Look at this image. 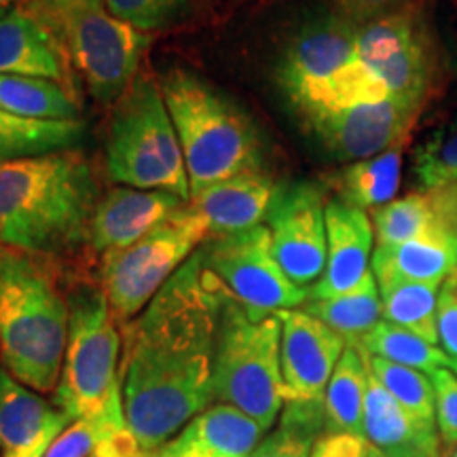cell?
<instances>
[{"label":"cell","instance_id":"1","mask_svg":"<svg viewBox=\"0 0 457 457\" xmlns=\"http://www.w3.org/2000/svg\"><path fill=\"white\" fill-rule=\"evenodd\" d=\"M225 288L204 262L202 248L121 327L125 426L140 451L174 441L214 400V353Z\"/></svg>","mask_w":457,"mask_h":457},{"label":"cell","instance_id":"2","mask_svg":"<svg viewBox=\"0 0 457 457\" xmlns=\"http://www.w3.org/2000/svg\"><path fill=\"white\" fill-rule=\"evenodd\" d=\"M94 171L79 151L0 163V245L57 254L85 242L96 212Z\"/></svg>","mask_w":457,"mask_h":457},{"label":"cell","instance_id":"3","mask_svg":"<svg viewBox=\"0 0 457 457\" xmlns=\"http://www.w3.org/2000/svg\"><path fill=\"white\" fill-rule=\"evenodd\" d=\"M68 295L51 254L0 245V360L34 392H55L68 345Z\"/></svg>","mask_w":457,"mask_h":457},{"label":"cell","instance_id":"4","mask_svg":"<svg viewBox=\"0 0 457 457\" xmlns=\"http://www.w3.org/2000/svg\"><path fill=\"white\" fill-rule=\"evenodd\" d=\"M162 91L185 155L191 195L214 182L262 170V142L253 117L197 74L174 68Z\"/></svg>","mask_w":457,"mask_h":457},{"label":"cell","instance_id":"5","mask_svg":"<svg viewBox=\"0 0 457 457\" xmlns=\"http://www.w3.org/2000/svg\"><path fill=\"white\" fill-rule=\"evenodd\" d=\"M106 168L114 182L142 191H168L188 202L185 155L162 85L136 77L114 104L106 140Z\"/></svg>","mask_w":457,"mask_h":457},{"label":"cell","instance_id":"6","mask_svg":"<svg viewBox=\"0 0 457 457\" xmlns=\"http://www.w3.org/2000/svg\"><path fill=\"white\" fill-rule=\"evenodd\" d=\"M279 343L278 313L254 316L227 295L214 353V400L244 411L265 432L286 404Z\"/></svg>","mask_w":457,"mask_h":457},{"label":"cell","instance_id":"7","mask_svg":"<svg viewBox=\"0 0 457 457\" xmlns=\"http://www.w3.org/2000/svg\"><path fill=\"white\" fill-rule=\"evenodd\" d=\"M26 13L57 38L64 55L89 96L100 104H117L134 83L151 37L106 9L57 7L43 0H24Z\"/></svg>","mask_w":457,"mask_h":457},{"label":"cell","instance_id":"8","mask_svg":"<svg viewBox=\"0 0 457 457\" xmlns=\"http://www.w3.org/2000/svg\"><path fill=\"white\" fill-rule=\"evenodd\" d=\"M68 345L55 404L71 420H87L121 404L123 339L102 286L81 284L68 295Z\"/></svg>","mask_w":457,"mask_h":457},{"label":"cell","instance_id":"9","mask_svg":"<svg viewBox=\"0 0 457 457\" xmlns=\"http://www.w3.org/2000/svg\"><path fill=\"white\" fill-rule=\"evenodd\" d=\"M208 239V222L187 204L136 244L102 254L100 286L114 322L123 327L140 316Z\"/></svg>","mask_w":457,"mask_h":457},{"label":"cell","instance_id":"10","mask_svg":"<svg viewBox=\"0 0 457 457\" xmlns=\"http://www.w3.org/2000/svg\"><path fill=\"white\" fill-rule=\"evenodd\" d=\"M356 55L392 100L420 112L441 81L438 43L421 4L360 26Z\"/></svg>","mask_w":457,"mask_h":457},{"label":"cell","instance_id":"11","mask_svg":"<svg viewBox=\"0 0 457 457\" xmlns=\"http://www.w3.org/2000/svg\"><path fill=\"white\" fill-rule=\"evenodd\" d=\"M202 254L225 293L254 316L299 310L310 301V290L290 282L278 265L267 225L210 237L202 245Z\"/></svg>","mask_w":457,"mask_h":457},{"label":"cell","instance_id":"12","mask_svg":"<svg viewBox=\"0 0 457 457\" xmlns=\"http://www.w3.org/2000/svg\"><path fill=\"white\" fill-rule=\"evenodd\" d=\"M356 24L339 13L316 17L286 45L278 83L303 119L330 111L339 74L356 57Z\"/></svg>","mask_w":457,"mask_h":457},{"label":"cell","instance_id":"13","mask_svg":"<svg viewBox=\"0 0 457 457\" xmlns=\"http://www.w3.org/2000/svg\"><path fill=\"white\" fill-rule=\"evenodd\" d=\"M265 222L278 265L290 282L310 290L327 267V202L322 188L303 180L278 185Z\"/></svg>","mask_w":457,"mask_h":457},{"label":"cell","instance_id":"14","mask_svg":"<svg viewBox=\"0 0 457 457\" xmlns=\"http://www.w3.org/2000/svg\"><path fill=\"white\" fill-rule=\"evenodd\" d=\"M420 111L392 98L358 104L307 119L316 138L341 162H360L403 145Z\"/></svg>","mask_w":457,"mask_h":457},{"label":"cell","instance_id":"15","mask_svg":"<svg viewBox=\"0 0 457 457\" xmlns=\"http://www.w3.org/2000/svg\"><path fill=\"white\" fill-rule=\"evenodd\" d=\"M278 318L282 322L279 358L286 403L324 400L347 341L303 310L278 312Z\"/></svg>","mask_w":457,"mask_h":457},{"label":"cell","instance_id":"16","mask_svg":"<svg viewBox=\"0 0 457 457\" xmlns=\"http://www.w3.org/2000/svg\"><path fill=\"white\" fill-rule=\"evenodd\" d=\"M375 231L364 210L327 202V267L310 288V299H330L356 288L370 271Z\"/></svg>","mask_w":457,"mask_h":457},{"label":"cell","instance_id":"17","mask_svg":"<svg viewBox=\"0 0 457 457\" xmlns=\"http://www.w3.org/2000/svg\"><path fill=\"white\" fill-rule=\"evenodd\" d=\"M188 202L168 191H142V188H112L96 205L89 222V244L98 253L128 248L136 244L170 216L180 212Z\"/></svg>","mask_w":457,"mask_h":457},{"label":"cell","instance_id":"18","mask_svg":"<svg viewBox=\"0 0 457 457\" xmlns=\"http://www.w3.org/2000/svg\"><path fill=\"white\" fill-rule=\"evenodd\" d=\"M276 187L262 170H250L193 193L188 205L208 222L210 237L233 236L262 225Z\"/></svg>","mask_w":457,"mask_h":457},{"label":"cell","instance_id":"19","mask_svg":"<svg viewBox=\"0 0 457 457\" xmlns=\"http://www.w3.org/2000/svg\"><path fill=\"white\" fill-rule=\"evenodd\" d=\"M0 74L49 79L74 96V81L57 38L24 9L0 20Z\"/></svg>","mask_w":457,"mask_h":457},{"label":"cell","instance_id":"20","mask_svg":"<svg viewBox=\"0 0 457 457\" xmlns=\"http://www.w3.org/2000/svg\"><path fill=\"white\" fill-rule=\"evenodd\" d=\"M370 270L379 288L398 282L443 284L457 271V239L438 222L411 242L375 248Z\"/></svg>","mask_w":457,"mask_h":457},{"label":"cell","instance_id":"21","mask_svg":"<svg viewBox=\"0 0 457 457\" xmlns=\"http://www.w3.org/2000/svg\"><path fill=\"white\" fill-rule=\"evenodd\" d=\"M364 441L381 457H443L438 432L411 420L370 370L364 404Z\"/></svg>","mask_w":457,"mask_h":457},{"label":"cell","instance_id":"22","mask_svg":"<svg viewBox=\"0 0 457 457\" xmlns=\"http://www.w3.org/2000/svg\"><path fill=\"white\" fill-rule=\"evenodd\" d=\"M259 421L231 404H214L187 424L174 443L193 457H253L262 441Z\"/></svg>","mask_w":457,"mask_h":457},{"label":"cell","instance_id":"23","mask_svg":"<svg viewBox=\"0 0 457 457\" xmlns=\"http://www.w3.org/2000/svg\"><path fill=\"white\" fill-rule=\"evenodd\" d=\"M71 415L0 370V449L15 453L30 447L51 430H64Z\"/></svg>","mask_w":457,"mask_h":457},{"label":"cell","instance_id":"24","mask_svg":"<svg viewBox=\"0 0 457 457\" xmlns=\"http://www.w3.org/2000/svg\"><path fill=\"white\" fill-rule=\"evenodd\" d=\"M403 146L404 142L375 157L352 162L330 176L328 185L337 199L364 212L394 202L403 182Z\"/></svg>","mask_w":457,"mask_h":457},{"label":"cell","instance_id":"25","mask_svg":"<svg viewBox=\"0 0 457 457\" xmlns=\"http://www.w3.org/2000/svg\"><path fill=\"white\" fill-rule=\"evenodd\" d=\"M369 390V362L358 347L347 345L324 392L327 434L364 438V404Z\"/></svg>","mask_w":457,"mask_h":457},{"label":"cell","instance_id":"26","mask_svg":"<svg viewBox=\"0 0 457 457\" xmlns=\"http://www.w3.org/2000/svg\"><path fill=\"white\" fill-rule=\"evenodd\" d=\"M301 310L333 328L337 335L347 341V345H356L384 318L379 284H377L373 270L364 276L356 288L330 296V299H310Z\"/></svg>","mask_w":457,"mask_h":457},{"label":"cell","instance_id":"27","mask_svg":"<svg viewBox=\"0 0 457 457\" xmlns=\"http://www.w3.org/2000/svg\"><path fill=\"white\" fill-rule=\"evenodd\" d=\"M85 136L83 121H43L0 108V163L72 151Z\"/></svg>","mask_w":457,"mask_h":457},{"label":"cell","instance_id":"28","mask_svg":"<svg viewBox=\"0 0 457 457\" xmlns=\"http://www.w3.org/2000/svg\"><path fill=\"white\" fill-rule=\"evenodd\" d=\"M0 108L17 117L43 121H77L79 102L49 79L0 74Z\"/></svg>","mask_w":457,"mask_h":457},{"label":"cell","instance_id":"29","mask_svg":"<svg viewBox=\"0 0 457 457\" xmlns=\"http://www.w3.org/2000/svg\"><path fill=\"white\" fill-rule=\"evenodd\" d=\"M367 356L384 358L387 362L400 364V367L417 369L430 375L438 369H453L447 353L441 345H432L411 330L396 327V324L381 320L377 327L360 339L356 345Z\"/></svg>","mask_w":457,"mask_h":457},{"label":"cell","instance_id":"30","mask_svg":"<svg viewBox=\"0 0 457 457\" xmlns=\"http://www.w3.org/2000/svg\"><path fill=\"white\" fill-rule=\"evenodd\" d=\"M327 434L324 400H290L282 409V421L276 432L262 438L253 457H312L320 436Z\"/></svg>","mask_w":457,"mask_h":457},{"label":"cell","instance_id":"31","mask_svg":"<svg viewBox=\"0 0 457 457\" xmlns=\"http://www.w3.org/2000/svg\"><path fill=\"white\" fill-rule=\"evenodd\" d=\"M384 320L438 345L436 307L441 284L398 282L379 288Z\"/></svg>","mask_w":457,"mask_h":457},{"label":"cell","instance_id":"32","mask_svg":"<svg viewBox=\"0 0 457 457\" xmlns=\"http://www.w3.org/2000/svg\"><path fill=\"white\" fill-rule=\"evenodd\" d=\"M367 362L370 375L386 387V392L411 420L428 430H436V398L430 377L417 369L387 362L384 358L367 356Z\"/></svg>","mask_w":457,"mask_h":457},{"label":"cell","instance_id":"33","mask_svg":"<svg viewBox=\"0 0 457 457\" xmlns=\"http://www.w3.org/2000/svg\"><path fill=\"white\" fill-rule=\"evenodd\" d=\"M370 214H373L370 222H373L377 248L411 242V239L430 231L434 225H438L432 195L426 191L394 199L387 205L373 210Z\"/></svg>","mask_w":457,"mask_h":457},{"label":"cell","instance_id":"34","mask_svg":"<svg viewBox=\"0 0 457 457\" xmlns=\"http://www.w3.org/2000/svg\"><path fill=\"white\" fill-rule=\"evenodd\" d=\"M413 176L420 191H436L457 182V114L434 128L413 155Z\"/></svg>","mask_w":457,"mask_h":457},{"label":"cell","instance_id":"35","mask_svg":"<svg viewBox=\"0 0 457 457\" xmlns=\"http://www.w3.org/2000/svg\"><path fill=\"white\" fill-rule=\"evenodd\" d=\"M125 430L123 403L114 404L104 413L74 421L51 443L45 457H94L102 445Z\"/></svg>","mask_w":457,"mask_h":457},{"label":"cell","instance_id":"36","mask_svg":"<svg viewBox=\"0 0 457 457\" xmlns=\"http://www.w3.org/2000/svg\"><path fill=\"white\" fill-rule=\"evenodd\" d=\"M188 0H104V9L138 30H157L185 15Z\"/></svg>","mask_w":457,"mask_h":457},{"label":"cell","instance_id":"37","mask_svg":"<svg viewBox=\"0 0 457 457\" xmlns=\"http://www.w3.org/2000/svg\"><path fill=\"white\" fill-rule=\"evenodd\" d=\"M436 398V430L443 451L457 445V375L451 369H438L428 375Z\"/></svg>","mask_w":457,"mask_h":457},{"label":"cell","instance_id":"38","mask_svg":"<svg viewBox=\"0 0 457 457\" xmlns=\"http://www.w3.org/2000/svg\"><path fill=\"white\" fill-rule=\"evenodd\" d=\"M436 327H438V345L447 353L451 364L457 370V271L441 284L436 307Z\"/></svg>","mask_w":457,"mask_h":457},{"label":"cell","instance_id":"39","mask_svg":"<svg viewBox=\"0 0 457 457\" xmlns=\"http://www.w3.org/2000/svg\"><path fill=\"white\" fill-rule=\"evenodd\" d=\"M415 4H421V0H335L337 13L356 26H364L379 17L415 7Z\"/></svg>","mask_w":457,"mask_h":457},{"label":"cell","instance_id":"40","mask_svg":"<svg viewBox=\"0 0 457 457\" xmlns=\"http://www.w3.org/2000/svg\"><path fill=\"white\" fill-rule=\"evenodd\" d=\"M369 453L367 441L352 434H324L312 449V457H369Z\"/></svg>","mask_w":457,"mask_h":457},{"label":"cell","instance_id":"41","mask_svg":"<svg viewBox=\"0 0 457 457\" xmlns=\"http://www.w3.org/2000/svg\"><path fill=\"white\" fill-rule=\"evenodd\" d=\"M434 208H436L438 222H441L445 231L457 239V182L445 188L430 191Z\"/></svg>","mask_w":457,"mask_h":457},{"label":"cell","instance_id":"42","mask_svg":"<svg viewBox=\"0 0 457 457\" xmlns=\"http://www.w3.org/2000/svg\"><path fill=\"white\" fill-rule=\"evenodd\" d=\"M62 432H64V430H62ZM62 432L60 430H51L47 434H43V436L38 438V441L34 445H30V447L15 451V453H4V457H45V455H47L49 447H51V443H54Z\"/></svg>","mask_w":457,"mask_h":457},{"label":"cell","instance_id":"43","mask_svg":"<svg viewBox=\"0 0 457 457\" xmlns=\"http://www.w3.org/2000/svg\"><path fill=\"white\" fill-rule=\"evenodd\" d=\"M57 7H85V9H104V0H43Z\"/></svg>","mask_w":457,"mask_h":457},{"label":"cell","instance_id":"44","mask_svg":"<svg viewBox=\"0 0 457 457\" xmlns=\"http://www.w3.org/2000/svg\"><path fill=\"white\" fill-rule=\"evenodd\" d=\"M151 457H193V455L187 453L185 449H180L174 441H170L168 445H163L162 449L155 451V453H153Z\"/></svg>","mask_w":457,"mask_h":457},{"label":"cell","instance_id":"45","mask_svg":"<svg viewBox=\"0 0 457 457\" xmlns=\"http://www.w3.org/2000/svg\"><path fill=\"white\" fill-rule=\"evenodd\" d=\"M443 457H457V445L447 451H443Z\"/></svg>","mask_w":457,"mask_h":457},{"label":"cell","instance_id":"46","mask_svg":"<svg viewBox=\"0 0 457 457\" xmlns=\"http://www.w3.org/2000/svg\"><path fill=\"white\" fill-rule=\"evenodd\" d=\"M11 3H24V0H0V7H7Z\"/></svg>","mask_w":457,"mask_h":457},{"label":"cell","instance_id":"47","mask_svg":"<svg viewBox=\"0 0 457 457\" xmlns=\"http://www.w3.org/2000/svg\"><path fill=\"white\" fill-rule=\"evenodd\" d=\"M369 451H370V449H369ZM369 457H381V455H377V453H375V451H370V453H369Z\"/></svg>","mask_w":457,"mask_h":457},{"label":"cell","instance_id":"48","mask_svg":"<svg viewBox=\"0 0 457 457\" xmlns=\"http://www.w3.org/2000/svg\"><path fill=\"white\" fill-rule=\"evenodd\" d=\"M4 17V7H0V20H3Z\"/></svg>","mask_w":457,"mask_h":457},{"label":"cell","instance_id":"49","mask_svg":"<svg viewBox=\"0 0 457 457\" xmlns=\"http://www.w3.org/2000/svg\"><path fill=\"white\" fill-rule=\"evenodd\" d=\"M94 457H98V455H94Z\"/></svg>","mask_w":457,"mask_h":457},{"label":"cell","instance_id":"50","mask_svg":"<svg viewBox=\"0 0 457 457\" xmlns=\"http://www.w3.org/2000/svg\"><path fill=\"white\" fill-rule=\"evenodd\" d=\"M455 375H457V370H455Z\"/></svg>","mask_w":457,"mask_h":457}]
</instances>
